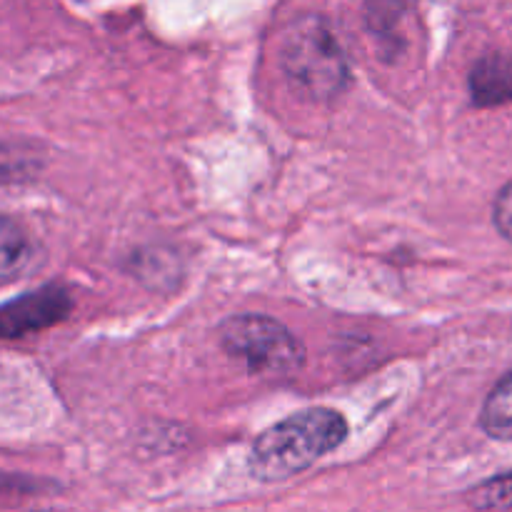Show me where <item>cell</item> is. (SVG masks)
Returning <instances> with one entry per match:
<instances>
[{
	"label": "cell",
	"instance_id": "cell-7",
	"mask_svg": "<svg viewBox=\"0 0 512 512\" xmlns=\"http://www.w3.org/2000/svg\"><path fill=\"white\" fill-rule=\"evenodd\" d=\"M480 423L490 438L512 440V373L505 375L488 395Z\"/></svg>",
	"mask_w": 512,
	"mask_h": 512
},
{
	"label": "cell",
	"instance_id": "cell-8",
	"mask_svg": "<svg viewBox=\"0 0 512 512\" xmlns=\"http://www.w3.org/2000/svg\"><path fill=\"white\" fill-rule=\"evenodd\" d=\"M470 505L478 510H512V473L478 485L470 493Z\"/></svg>",
	"mask_w": 512,
	"mask_h": 512
},
{
	"label": "cell",
	"instance_id": "cell-5",
	"mask_svg": "<svg viewBox=\"0 0 512 512\" xmlns=\"http://www.w3.org/2000/svg\"><path fill=\"white\" fill-rule=\"evenodd\" d=\"M470 93L478 105H498L512 100V58L488 55L470 73Z\"/></svg>",
	"mask_w": 512,
	"mask_h": 512
},
{
	"label": "cell",
	"instance_id": "cell-6",
	"mask_svg": "<svg viewBox=\"0 0 512 512\" xmlns=\"http://www.w3.org/2000/svg\"><path fill=\"white\" fill-rule=\"evenodd\" d=\"M33 258V245L23 228L0 218V280H10L28 268Z\"/></svg>",
	"mask_w": 512,
	"mask_h": 512
},
{
	"label": "cell",
	"instance_id": "cell-9",
	"mask_svg": "<svg viewBox=\"0 0 512 512\" xmlns=\"http://www.w3.org/2000/svg\"><path fill=\"white\" fill-rule=\"evenodd\" d=\"M493 220L495 228L503 233V238H508L512 243V183L505 185L498 193V198H495Z\"/></svg>",
	"mask_w": 512,
	"mask_h": 512
},
{
	"label": "cell",
	"instance_id": "cell-4",
	"mask_svg": "<svg viewBox=\"0 0 512 512\" xmlns=\"http://www.w3.org/2000/svg\"><path fill=\"white\" fill-rule=\"evenodd\" d=\"M73 310V300L58 285L30 290L0 305V340L25 338L50 325L63 323Z\"/></svg>",
	"mask_w": 512,
	"mask_h": 512
},
{
	"label": "cell",
	"instance_id": "cell-2",
	"mask_svg": "<svg viewBox=\"0 0 512 512\" xmlns=\"http://www.w3.org/2000/svg\"><path fill=\"white\" fill-rule=\"evenodd\" d=\"M283 70L303 93L315 100H330L348 85V60L333 30L323 18L305 15L285 33Z\"/></svg>",
	"mask_w": 512,
	"mask_h": 512
},
{
	"label": "cell",
	"instance_id": "cell-3",
	"mask_svg": "<svg viewBox=\"0 0 512 512\" xmlns=\"http://www.w3.org/2000/svg\"><path fill=\"white\" fill-rule=\"evenodd\" d=\"M220 345L253 375L283 378L303 365L305 348L280 320L268 315H235L220 325Z\"/></svg>",
	"mask_w": 512,
	"mask_h": 512
},
{
	"label": "cell",
	"instance_id": "cell-1",
	"mask_svg": "<svg viewBox=\"0 0 512 512\" xmlns=\"http://www.w3.org/2000/svg\"><path fill=\"white\" fill-rule=\"evenodd\" d=\"M348 420L333 408H305L255 438L250 473L263 483H280L305 473L345 443Z\"/></svg>",
	"mask_w": 512,
	"mask_h": 512
}]
</instances>
